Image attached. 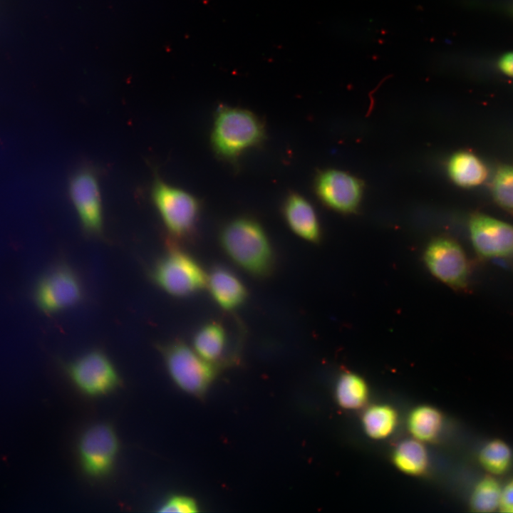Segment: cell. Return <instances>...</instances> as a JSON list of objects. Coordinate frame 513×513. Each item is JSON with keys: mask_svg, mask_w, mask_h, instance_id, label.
Instances as JSON below:
<instances>
[{"mask_svg": "<svg viewBox=\"0 0 513 513\" xmlns=\"http://www.w3.org/2000/svg\"><path fill=\"white\" fill-rule=\"evenodd\" d=\"M220 245L239 268L256 277L273 271L274 252L262 226L254 219L242 217L228 222L219 234Z\"/></svg>", "mask_w": 513, "mask_h": 513, "instance_id": "cell-1", "label": "cell"}, {"mask_svg": "<svg viewBox=\"0 0 513 513\" xmlns=\"http://www.w3.org/2000/svg\"><path fill=\"white\" fill-rule=\"evenodd\" d=\"M264 137V125L253 113L242 108L222 107L214 118L211 142L219 156L233 160L257 145Z\"/></svg>", "mask_w": 513, "mask_h": 513, "instance_id": "cell-2", "label": "cell"}, {"mask_svg": "<svg viewBox=\"0 0 513 513\" xmlns=\"http://www.w3.org/2000/svg\"><path fill=\"white\" fill-rule=\"evenodd\" d=\"M152 203L167 232L183 239L193 232L200 214V202L192 194L165 182L155 175L150 189Z\"/></svg>", "mask_w": 513, "mask_h": 513, "instance_id": "cell-3", "label": "cell"}, {"mask_svg": "<svg viewBox=\"0 0 513 513\" xmlns=\"http://www.w3.org/2000/svg\"><path fill=\"white\" fill-rule=\"evenodd\" d=\"M207 274L188 253L173 247L155 263L152 272L155 283L177 298L207 288Z\"/></svg>", "mask_w": 513, "mask_h": 513, "instance_id": "cell-4", "label": "cell"}, {"mask_svg": "<svg viewBox=\"0 0 513 513\" xmlns=\"http://www.w3.org/2000/svg\"><path fill=\"white\" fill-rule=\"evenodd\" d=\"M162 353L167 370L179 388L195 396L207 391L215 375L212 362L179 341L165 346Z\"/></svg>", "mask_w": 513, "mask_h": 513, "instance_id": "cell-5", "label": "cell"}, {"mask_svg": "<svg viewBox=\"0 0 513 513\" xmlns=\"http://www.w3.org/2000/svg\"><path fill=\"white\" fill-rule=\"evenodd\" d=\"M119 450V440L112 426L104 423L92 425L78 440L81 467L90 477L106 476L114 467Z\"/></svg>", "mask_w": 513, "mask_h": 513, "instance_id": "cell-6", "label": "cell"}, {"mask_svg": "<svg viewBox=\"0 0 513 513\" xmlns=\"http://www.w3.org/2000/svg\"><path fill=\"white\" fill-rule=\"evenodd\" d=\"M68 375L75 387L89 397H99L119 387V375L109 358L99 350L88 351L69 363Z\"/></svg>", "mask_w": 513, "mask_h": 513, "instance_id": "cell-7", "label": "cell"}, {"mask_svg": "<svg viewBox=\"0 0 513 513\" xmlns=\"http://www.w3.org/2000/svg\"><path fill=\"white\" fill-rule=\"evenodd\" d=\"M36 301L46 314H55L75 306L83 297L82 283L73 269L65 264L53 268L38 281Z\"/></svg>", "mask_w": 513, "mask_h": 513, "instance_id": "cell-8", "label": "cell"}, {"mask_svg": "<svg viewBox=\"0 0 513 513\" xmlns=\"http://www.w3.org/2000/svg\"><path fill=\"white\" fill-rule=\"evenodd\" d=\"M430 271L440 281L456 290H467L470 268L465 252L455 240L438 237L431 241L424 252Z\"/></svg>", "mask_w": 513, "mask_h": 513, "instance_id": "cell-9", "label": "cell"}, {"mask_svg": "<svg viewBox=\"0 0 513 513\" xmlns=\"http://www.w3.org/2000/svg\"><path fill=\"white\" fill-rule=\"evenodd\" d=\"M68 193L86 232L101 233L103 204L96 172L90 167H83L76 171L69 180Z\"/></svg>", "mask_w": 513, "mask_h": 513, "instance_id": "cell-10", "label": "cell"}, {"mask_svg": "<svg viewBox=\"0 0 513 513\" xmlns=\"http://www.w3.org/2000/svg\"><path fill=\"white\" fill-rule=\"evenodd\" d=\"M469 232L473 248L480 257L513 256V225L476 213L469 220Z\"/></svg>", "mask_w": 513, "mask_h": 513, "instance_id": "cell-11", "label": "cell"}, {"mask_svg": "<svg viewBox=\"0 0 513 513\" xmlns=\"http://www.w3.org/2000/svg\"><path fill=\"white\" fill-rule=\"evenodd\" d=\"M319 200L329 208L343 213L355 211L363 195V185L354 176L338 170L321 172L315 182Z\"/></svg>", "mask_w": 513, "mask_h": 513, "instance_id": "cell-12", "label": "cell"}, {"mask_svg": "<svg viewBox=\"0 0 513 513\" xmlns=\"http://www.w3.org/2000/svg\"><path fill=\"white\" fill-rule=\"evenodd\" d=\"M207 289L215 302L226 311L239 308L247 298L243 282L223 266H217L207 274Z\"/></svg>", "mask_w": 513, "mask_h": 513, "instance_id": "cell-13", "label": "cell"}, {"mask_svg": "<svg viewBox=\"0 0 513 513\" xmlns=\"http://www.w3.org/2000/svg\"><path fill=\"white\" fill-rule=\"evenodd\" d=\"M283 212L287 224L294 234L312 243L319 241L321 229L316 214L304 197L296 193L289 195Z\"/></svg>", "mask_w": 513, "mask_h": 513, "instance_id": "cell-14", "label": "cell"}, {"mask_svg": "<svg viewBox=\"0 0 513 513\" xmlns=\"http://www.w3.org/2000/svg\"><path fill=\"white\" fill-rule=\"evenodd\" d=\"M447 172L454 183L465 188L481 185L488 174L483 161L472 152L465 150L457 152L450 157Z\"/></svg>", "mask_w": 513, "mask_h": 513, "instance_id": "cell-15", "label": "cell"}, {"mask_svg": "<svg viewBox=\"0 0 513 513\" xmlns=\"http://www.w3.org/2000/svg\"><path fill=\"white\" fill-rule=\"evenodd\" d=\"M407 423L413 438L422 442H432L441 432L443 417L435 408L422 405L410 411Z\"/></svg>", "mask_w": 513, "mask_h": 513, "instance_id": "cell-16", "label": "cell"}, {"mask_svg": "<svg viewBox=\"0 0 513 513\" xmlns=\"http://www.w3.org/2000/svg\"><path fill=\"white\" fill-rule=\"evenodd\" d=\"M395 467L403 473L418 476L428 469L429 459L423 442L413 438L400 442L393 453Z\"/></svg>", "mask_w": 513, "mask_h": 513, "instance_id": "cell-17", "label": "cell"}, {"mask_svg": "<svg viewBox=\"0 0 513 513\" xmlns=\"http://www.w3.org/2000/svg\"><path fill=\"white\" fill-rule=\"evenodd\" d=\"M361 423L365 433L369 437L383 440L395 431L398 415L395 409L389 405H373L363 413Z\"/></svg>", "mask_w": 513, "mask_h": 513, "instance_id": "cell-18", "label": "cell"}, {"mask_svg": "<svg viewBox=\"0 0 513 513\" xmlns=\"http://www.w3.org/2000/svg\"><path fill=\"white\" fill-rule=\"evenodd\" d=\"M226 343L227 333L224 327L217 322H210L195 333L193 348L202 358L212 363L222 356Z\"/></svg>", "mask_w": 513, "mask_h": 513, "instance_id": "cell-19", "label": "cell"}, {"mask_svg": "<svg viewBox=\"0 0 513 513\" xmlns=\"http://www.w3.org/2000/svg\"><path fill=\"white\" fill-rule=\"evenodd\" d=\"M368 387L360 375L346 372L338 379L336 386V398L338 404L347 410H357L367 402Z\"/></svg>", "mask_w": 513, "mask_h": 513, "instance_id": "cell-20", "label": "cell"}, {"mask_svg": "<svg viewBox=\"0 0 513 513\" xmlns=\"http://www.w3.org/2000/svg\"><path fill=\"white\" fill-rule=\"evenodd\" d=\"M502 488L492 476H485L475 487L470 499V507L477 512H492L499 508Z\"/></svg>", "mask_w": 513, "mask_h": 513, "instance_id": "cell-21", "label": "cell"}, {"mask_svg": "<svg viewBox=\"0 0 513 513\" xmlns=\"http://www.w3.org/2000/svg\"><path fill=\"white\" fill-rule=\"evenodd\" d=\"M479 461L489 473L502 475L509 468L512 461V452L504 441L495 439L487 443L480 450Z\"/></svg>", "mask_w": 513, "mask_h": 513, "instance_id": "cell-22", "label": "cell"}, {"mask_svg": "<svg viewBox=\"0 0 513 513\" xmlns=\"http://www.w3.org/2000/svg\"><path fill=\"white\" fill-rule=\"evenodd\" d=\"M491 190L498 205L513 212V166L502 165L497 170Z\"/></svg>", "mask_w": 513, "mask_h": 513, "instance_id": "cell-23", "label": "cell"}, {"mask_svg": "<svg viewBox=\"0 0 513 513\" xmlns=\"http://www.w3.org/2000/svg\"><path fill=\"white\" fill-rule=\"evenodd\" d=\"M195 500L185 495H172L167 498L159 507V512L193 513L199 512Z\"/></svg>", "mask_w": 513, "mask_h": 513, "instance_id": "cell-24", "label": "cell"}, {"mask_svg": "<svg viewBox=\"0 0 513 513\" xmlns=\"http://www.w3.org/2000/svg\"><path fill=\"white\" fill-rule=\"evenodd\" d=\"M499 509L502 512H513V479L502 489Z\"/></svg>", "mask_w": 513, "mask_h": 513, "instance_id": "cell-25", "label": "cell"}, {"mask_svg": "<svg viewBox=\"0 0 513 513\" xmlns=\"http://www.w3.org/2000/svg\"><path fill=\"white\" fill-rule=\"evenodd\" d=\"M497 66L504 74L513 78V51L503 54L499 58Z\"/></svg>", "mask_w": 513, "mask_h": 513, "instance_id": "cell-26", "label": "cell"}]
</instances>
